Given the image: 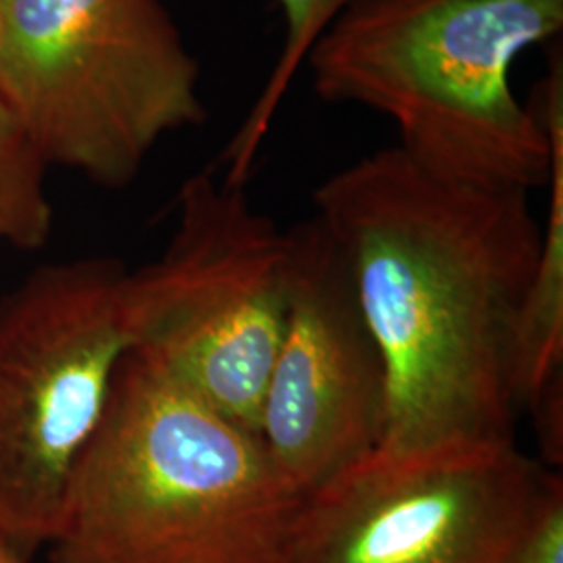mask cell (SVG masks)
Instances as JSON below:
<instances>
[{"label": "cell", "instance_id": "6da1fadb", "mask_svg": "<svg viewBox=\"0 0 563 563\" xmlns=\"http://www.w3.org/2000/svg\"><path fill=\"white\" fill-rule=\"evenodd\" d=\"M386 367L380 446L511 439V341L543 246L530 195L384 146L313 192Z\"/></svg>", "mask_w": 563, "mask_h": 563}, {"label": "cell", "instance_id": "7a4b0ae2", "mask_svg": "<svg viewBox=\"0 0 563 563\" xmlns=\"http://www.w3.org/2000/svg\"><path fill=\"white\" fill-rule=\"evenodd\" d=\"M302 501L257 430L128 351L48 563H288Z\"/></svg>", "mask_w": 563, "mask_h": 563}, {"label": "cell", "instance_id": "3957f363", "mask_svg": "<svg viewBox=\"0 0 563 563\" xmlns=\"http://www.w3.org/2000/svg\"><path fill=\"white\" fill-rule=\"evenodd\" d=\"M562 32L563 0H357L305 67L322 101L383 115L426 169L532 195L549 181L553 148L511 71Z\"/></svg>", "mask_w": 563, "mask_h": 563}, {"label": "cell", "instance_id": "277c9868", "mask_svg": "<svg viewBox=\"0 0 563 563\" xmlns=\"http://www.w3.org/2000/svg\"><path fill=\"white\" fill-rule=\"evenodd\" d=\"M0 97L48 167L113 190L209 118L201 63L163 0H0Z\"/></svg>", "mask_w": 563, "mask_h": 563}, {"label": "cell", "instance_id": "5b68a950", "mask_svg": "<svg viewBox=\"0 0 563 563\" xmlns=\"http://www.w3.org/2000/svg\"><path fill=\"white\" fill-rule=\"evenodd\" d=\"M292 249V228L255 209L242 184L213 169L190 176L159 257L125 272L130 353L223 416L260 430Z\"/></svg>", "mask_w": 563, "mask_h": 563}, {"label": "cell", "instance_id": "8992f818", "mask_svg": "<svg viewBox=\"0 0 563 563\" xmlns=\"http://www.w3.org/2000/svg\"><path fill=\"white\" fill-rule=\"evenodd\" d=\"M125 272L113 257L48 263L0 299V543L21 555L53 543L130 351Z\"/></svg>", "mask_w": 563, "mask_h": 563}, {"label": "cell", "instance_id": "52a82bcc", "mask_svg": "<svg viewBox=\"0 0 563 563\" xmlns=\"http://www.w3.org/2000/svg\"><path fill=\"white\" fill-rule=\"evenodd\" d=\"M549 474L514 437L378 446L305 497L288 563H514Z\"/></svg>", "mask_w": 563, "mask_h": 563}, {"label": "cell", "instance_id": "ba28073f", "mask_svg": "<svg viewBox=\"0 0 563 563\" xmlns=\"http://www.w3.org/2000/svg\"><path fill=\"white\" fill-rule=\"evenodd\" d=\"M292 234L286 318L257 432L305 499L383 443L386 367L336 242L313 216Z\"/></svg>", "mask_w": 563, "mask_h": 563}, {"label": "cell", "instance_id": "9c48e42d", "mask_svg": "<svg viewBox=\"0 0 563 563\" xmlns=\"http://www.w3.org/2000/svg\"><path fill=\"white\" fill-rule=\"evenodd\" d=\"M544 121L553 162L547 181L549 205L543 246L534 278L523 297L511 341V384L518 409H530L549 384L562 376L563 362V60L551 55L549 74L530 102Z\"/></svg>", "mask_w": 563, "mask_h": 563}, {"label": "cell", "instance_id": "30bf717a", "mask_svg": "<svg viewBox=\"0 0 563 563\" xmlns=\"http://www.w3.org/2000/svg\"><path fill=\"white\" fill-rule=\"evenodd\" d=\"M357 0H276L284 21L280 51L262 90L223 151V180L246 184L263 142L280 113L282 104L307 63L313 44L334 20Z\"/></svg>", "mask_w": 563, "mask_h": 563}, {"label": "cell", "instance_id": "8fae6325", "mask_svg": "<svg viewBox=\"0 0 563 563\" xmlns=\"http://www.w3.org/2000/svg\"><path fill=\"white\" fill-rule=\"evenodd\" d=\"M46 169L27 130L0 97V244L36 251L51 239L55 213Z\"/></svg>", "mask_w": 563, "mask_h": 563}, {"label": "cell", "instance_id": "7c38bea8", "mask_svg": "<svg viewBox=\"0 0 563 563\" xmlns=\"http://www.w3.org/2000/svg\"><path fill=\"white\" fill-rule=\"evenodd\" d=\"M514 563H563V481L551 472L523 526Z\"/></svg>", "mask_w": 563, "mask_h": 563}, {"label": "cell", "instance_id": "4fadbf2b", "mask_svg": "<svg viewBox=\"0 0 563 563\" xmlns=\"http://www.w3.org/2000/svg\"><path fill=\"white\" fill-rule=\"evenodd\" d=\"M0 563H38L34 558L21 555L15 549H11L9 544L0 543Z\"/></svg>", "mask_w": 563, "mask_h": 563}]
</instances>
